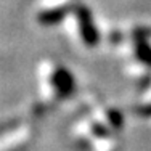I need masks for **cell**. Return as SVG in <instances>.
Segmentation results:
<instances>
[{
  "mask_svg": "<svg viewBox=\"0 0 151 151\" xmlns=\"http://www.w3.org/2000/svg\"><path fill=\"white\" fill-rule=\"evenodd\" d=\"M77 21H79V29H81V35L84 42L88 47L96 45L98 42V34H96L95 24L92 21V15L87 8H77Z\"/></svg>",
  "mask_w": 151,
  "mask_h": 151,
  "instance_id": "obj_1",
  "label": "cell"
},
{
  "mask_svg": "<svg viewBox=\"0 0 151 151\" xmlns=\"http://www.w3.org/2000/svg\"><path fill=\"white\" fill-rule=\"evenodd\" d=\"M53 84H55L56 90L60 92V95L66 96L71 92V88H73V77H71V74L66 69H60L56 71L55 77H53Z\"/></svg>",
  "mask_w": 151,
  "mask_h": 151,
  "instance_id": "obj_2",
  "label": "cell"
},
{
  "mask_svg": "<svg viewBox=\"0 0 151 151\" xmlns=\"http://www.w3.org/2000/svg\"><path fill=\"white\" fill-rule=\"evenodd\" d=\"M64 15H66V10H63V8H52V10H47V12H42L40 15H39V21H40L42 24L50 26V24L60 23V21L64 18Z\"/></svg>",
  "mask_w": 151,
  "mask_h": 151,
  "instance_id": "obj_3",
  "label": "cell"
},
{
  "mask_svg": "<svg viewBox=\"0 0 151 151\" xmlns=\"http://www.w3.org/2000/svg\"><path fill=\"white\" fill-rule=\"evenodd\" d=\"M137 55L145 64L151 66V47L143 39H138V42H137Z\"/></svg>",
  "mask_w": 151,
  "mask_h": 151,
  "instance_id": "obj_4",
  "label": "cell"
}]
</instances>
